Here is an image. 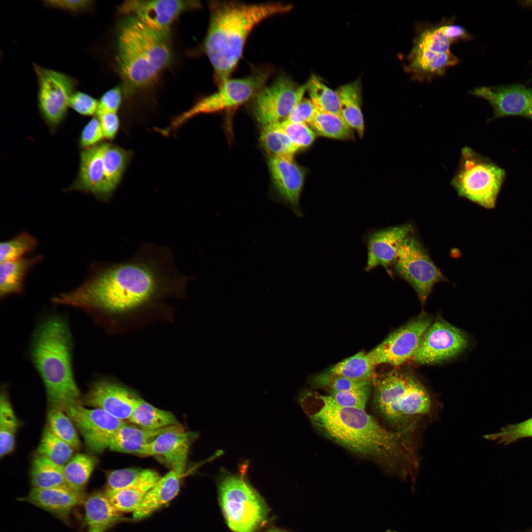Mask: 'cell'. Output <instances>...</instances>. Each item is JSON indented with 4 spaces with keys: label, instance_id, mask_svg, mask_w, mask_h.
<instances>
[{
    "label": "cell",
    "instance_id": "1",
    "mask_svg": "<svg viewBox=\"0 0 532 532\" xmlns=\"http://www.w3.org/2000/svg\"><path fill=\"white\" fill-rule=\"evenodd\" d=\"M188 280L178 270L169 248L145 243L128 259L97 266L78 287L60 294L52 301L90 314L119 313L161 294L181 290Z\"/></svg>",
    "mask_w": 532,
    "mask_h": 532
},
{
    "label": "cell",
    "instance_id": "2",
    "mask_svg": "<svg viewBox=\"0 0 532 532\" xmlns=\"http://www.w3.org/2000/svg\"><path fill=\"white\" fill-rule=\"evenodd\" d=\"M300 402L318 430L342 446L396 467L402 475L416 469L412 434L388 430L365 409L338 405L330 395L307 392Z\"/></svg>",
    "mask_w": 532,
    "mask_h": 532
},
{
    "label": "cell",
    "instance_id": "3",
    "mask_svg": "<svg viewBox=\"0 0 532 532\" xmlns=\"http://www.w3.org/2000/svg\"><path fill=\"white\" fill-rule=\"evenodd\" d=\"M210 19L204 50L214 70L218 87L230 78L240 59L247 39L264 20L290 11L280 2L246 3L235 1L209 2Z\"/></svg>",
    "mask_w": 532,
    "mask_h": 532
},
{
    "label": "cell",
    "instance_id": "4",
    "mask_svg": "<svg viewBox=\"0 0 532 532\" xmlns=\"http://www.w3.org/2000/svg\"><path fill=\"white\" fill-rule=\"evenodd\" d=\"M71 332L63 317L53 315L36 328L32 339V362L43 383L51 407L63 409L82 403L72 367Z\"/></svg>",
    "mask_w": 532,
    "mask_h": 532
},
{
    "label": "cell",
    "instance_id": "5",
    "mask_svg": "<svg viewBox=\"0 0 532 532\" xmlns=\"http://www.w3.org/2000/svg\"><path fill=\"white\" fill-rule=\"evenodd\" d=\"M169 36L132 16H124L116 36L115 61L129 93L149 87L170 63Z\"/></svg>",
    "mask_w": 532,
    "mask_h": 532
},
{
    "label": "cell",
    "instance_id": "6",
    "mask_svg": "<svg viewBox=\"0 0 532 532\" xmlns=\"http://www.w3.org/2000/svg\"><path fill=\"white\" fill-rule=\"evenodd\" d=\"M374 402L382 417L396 431L413 433L434 405L425 386L412 374L393 370L372 381Z\"/></svg>",
    "mask_w": 532,
    "mask_h": 532
},
{
    "label": "cell",
    "instance_id": "7",
    "mask_svg": "<svg viewBox=\"0 0 532 532\" xmlns=\"http://www.w3.org/2000/svg\"><path fill=\"white\" fill-rule=\"evenodd\" d=\"M220 506L233 532H255L266 520L268 509L262 498L242 475L225 473L218 484Z\"/></svg>",
    "mask_w": 532,
    "mask_h": 532
},
{
    "label": "cell",
    "instance_id": "8",
    "mask_svg": "<svg viewBox=\"0 0 532 532\" xmlns=\"http://www.w3.org/2000/svg\"><path fill=\"white\" fill-rule=\"evenodd\" d=\"M505 176L504 170L465 147L451 184L459 196L487 209L493 208Z\"/></svg>",
    "mask_w": 532,
    "mask_h": 532
},
{
    "label": "cell",
    "instance_id": "9",
    "mask_svg": "<svg viewBox=\"0 0 532 532\" xmlns=\"http://www.w3.org/2000/svg\"><path fill=\"white\" fill-rule=\"evenodd\" d=\"M271 73L270 68L263 67L244 78H229L218 87L216 92L200 99L175 118L164 131L166 133L173 131L196 115L230 110L252 100L266 85Z\"/></svg>",
    "mask_w": 532,
    "mask_h": 532
},
{
    "label": "cell",
    "instance_id": "10",
    "mask_svg": "<svg viewBox=\"0 0 532 532\" xmlns=\"http://www.w3.org/2000/svg\"><path fill=\"white\" fill-rule=\"evenodd\" d=\"M37 83V105L51 133H55L66 118L69 100L78 81L64 72L33 64Z\"/></svg>",
    "mask_w": 532,
    "mask_h": 532
},
{
    "label": "cell",
    "instance_id": "11",
    "mask_svg": "<svg viewBox=\"0 0 532 532\" xmlns=\"http://www.w3.org/2000/svg\"><path fill=\"white\" fill-rule=\"evenodd\" d=\"M393 265L398 274L415 290L422 304L434 285L447 280L412 233L403 242Z\"/></svg>",
    "mask_w": 532,
    "mask_h": 532
},
{
    "label": "cell",
    "instance_id": "12",
    "mask_svg": "<svg viewBox=\"0 0 532 532\" xmlns=\"http://www.w3.org/2000/svg\"><path fill=\"white\" fill-rule=\"evenodd\" d=\"M307 85H299L287 75H279L253 99L252 112L262 127L283 121L303 99Z\"/></svg>",
    "mask_w": 532,
    "mask_h": 532
},
{
    "label": "cell",
    "instance_id": "13",
    "mask_svg": "<svg viewBox=\"0 0 532 532\" xmlns=\"http://www.w3.org/2000/svg\"><path fill=\"white\" fill-rule=\"evenodd\" d=\"M467 336L443 319H436L425 332L412 358L421 365H432L454 358L466 349Z\"/></svg>",
    "mask_w": 532,
    "mask_h": 532
},
{
    "label": "cell",
    "instance_id": "14",
    "mask_svg": "<svg viewBox=\"0 0 532 532\" xmlns=\"http://www.w3.org/2000/svg\"><path fill=\"white\" fill-rule=\"evenodd\" d=\"M431 317L421 314L391 333L382 343L367 353L376 366L388 364L399 366L412 359Z\"/></svg>",
    "mask_w": 532,
    "mask_h": 532
},
{
    "label": "cell",
    "instance_id": "15",
    "mask_svg": "<svg viewBox=\"0 0 532 532\" xmlns=\"http://www.w3.org/2000/svg\"><path fill=\"white\" fill-rule=\"evenodd\" d=\"M82 436L87 448L100 453L109 447L114 432L127 423L102 409L89 408L79 403L64 410Z\"/></svg>",
    "mask_w": 532,
    "mask_h": 532
},
{
    "label": "cell",
    "instance_id": "16",
    "mask_svg": "<svg viewBox=\"0 0 532 532\" xmlns=\"http://www.w3.org/2000/svg\"><path fill=\"white\" fill-rule=\"evenodd\" d=\"M197 0H139L124 1L118 11L124 16H133L154 31L169 36L177 18L185 12L200 7Z\"/></svg>",
    "mask_w": 532,
    "mask_h": 532
},
{
    "label": "cell",
    "instance_id": "17",
    "mask_svg": "<svg viewBox=\"0 0 532 532\" xmlns=\"http://www.w3.org/2000/svg\"><path fill=\"white\" fill-rule=\"evenodd\" d=\"M140 399L137 395L118 383L99 380L90 386L82 397V404L102 409L124 421L130 418Z\"/></svg>",
    "mask_w": 532,
    "mask_h": 532
},
{
    "label": "cell",
    "instance_id": "18",
    "mask_svg": "<svg viewBox=\"0 0 532 532\" xmlns=\"http://www.w3.org/2000/svg\"><path fill=\"white\" fill-rule=\"evenodd\" d=\"M267 163L276 198L300 217V198L306 169L292 158L268 156Z\"/></svg>",
    "mask_w": 532,
    "mask_h": 532
},
{
    "label": "cell",
    "instance_id": "19",
    "mask_svg": "<svg viewBox=\"0 0 532 532\" xmlns=\"http://www.w3.org/2000/svg\"><path fill=\"white\" fill-rule=\"evenodd\" d=\"M470 93L489 102L494 118L516 115L532 120V89L521 84L483 86L474 88Z\"/></svg>",
    "mask_w": 532,
    "mask_h": 532
},
{
    "label": "cell",
    "instance_id": "20",
    "mask_svg": "<svg viewBox=\"0 0 532 532\" xmlns=\"http://www.w3.org/2000/svg\"><path fill=\"white\" fill-rule=\"evenodd\" d=\"M108 142L81 150L77 174L66 191H77L107 201L111 197L105 184L103 157Z\"/></svg>",
    "mask_w": 532,
    "mask_h": 532
},
{
    "label": "cell",
    "instance_id": "21",
    "mask_svg": "<svg viewBox=\"0 0 532 532\" xmlns=\"http://www.w3.org/2000/svg\"><path fill=\"white\" fill-rule=\"evenodd\" d=\"M197 435L196 432L185 431L180 425L145 445L140 455L160 457L171 470L183 476L190 447Z\"/></svg>",
    "mask_w": 532,
    "mask_h": 532
},
{
    "label": "cell",
    "instance_id": "22",
    "mask_svg": "<svg viewBox=\"0 0 532 532\" xmlns=\"http://www.w3.org/2000/svg\"><path fill=\"white\" fill-rule=\"evenodd\" d=\"M413 233L410 224H404L379 230L371 233L367 239L366 271L377 266L389 270L393 264L405 239Z\"/></svg>",
    "mask_w": 532,
    "mask_h": 532
},
{
    "label": "cell",
    "instance_id": "23",
    "mask_svg": "<svg viewBox=\"0 0 532 532\" xmlns=\"http://www.w3.org/2000/svg\"><path fill=\"white\" fill-rule=\"evenodd\" d=\"M86 498L84 492L65 485L46 489L32 488L22 500L67 521L71 510L84 503Z\"/></svg>",
    "mask_w": 532,
    "mask_h": 532
},
{
    "label": "cell",
    "instance_id": "24",
    "mask_svg": "<svg viewBox=\"0 0 532 532\" xmlns=\"http://www.w3.org/2000/svg\"><path fill=\"white\" fill-rule=\"evenodd\" d=\"M405 71L411 75L414 80L430 81L434 78L444 75L450 67L458 64L459 60L451 51L439 53L428 49L412 47L407 55Z\"/></svg>",
    "mask_w": 532,
    "mask_h": 532
},
{
    "label": "cell",
    "instance_id": "25",
    "mask_svg": "<svg viewBox=\"0 0 532 532\" xmlns=\"http://www.w3.org/2000/svg\"><path fill=\"white\" fill-rule=\"evenodd\" d=\"M84 504L86 532H105L129 520L113 505L105 493H93L86 498Z\"/></svg>",
    "mask_w": 532,
    "mask_h": 532
},
{
    "label": "cell",
    "instance_id": "26",
    "mask_svg": "<svg viewBox=\"0 0 532 532\" xmlns=\"http://www.w3.org/2000/svg\"><path fill=\"white\" fill-rule=\"evenodd\" d=\"M182 476L171 470L161 477L148 491L138 509L133 513V519L145 518L173 499L178 494Z\"/></svg>",
    "mask_w": 532,
    "mask_h": 532
},
{
    "label": "cell",
    "instance_id": "27",
    "mask_svg": "<svg viewBox=\"0 0 532 532\" xmlns=\"http://www.w3.org/2000/svg\"><path fill=\"white\" fill-rule=\"evenodd\" d=\"M336 92L340 107V116L360 137L365 131L364 117L362 111V93L361 79L340 86Z\"/></svg>",
    "mask_w": 532,
    "mask_h": 532
},
{
    "label": "cell",
    "instance_id": "28",
    "mask_svg": "<svg viewBox=\"0 0 532 532\" xmlns=\"http://www.w3.org/2000/svg\"><path fill=\"white\" fill-rule=\"evenodd\" d=\"M42 259V255H37L29 258H23L0 263V297L2 298L11 294L23 293L26 275L31 268Z\"/></svg>",
    "mask_w": 532,
    "mask_h": 532
},
{
    "label": "cell",
    "instance_id": "29",
    "mask_svg": "<svg viewBox=\"0 0 532 532\" xmlns=\"http://www.w3.org/2000/svg\"><path fill=\"white\" fill-rule=\"evenodd\" d=\"M161 478L157 472L150 469L126 468L107 473L105 492L130 487L150 489Z\"/></svg>",
    "mask_w": 532,
    "mask_h": 532
},
{
    "label": "cell",
    "instance_id": "30",
    "mask_svg": "<svg viewBox=\"0 0 532 532\" xmlns=\"http://www.w3.org/2000/svg\"><path fill=\"white\" fill-rule=\"evenodd\" d=\"M20 422L15 413L5 388L0 398V456L4 457L14 450L16 435Z\"/></svg>",
    "mask_w": 532,
    "mask_h": 532
},
{
    "label": "cell",
    "instance_id": "31",
    "mask_svg": "<svg viewBox=\"0 0 532 532\" xmlns=\"http://www.w3.org/2000/svg\"><path fill=\"white\" fill-rule=\"evenodd\" d=\"M128 421L136 426L151 430L179 425L172 413L158 408L141 398Z\"/></svg>",
    "mask_w": 532,
    "mask_h": 532
},
{
    "label": "cell",
    "instance_id": "32",
    "mask_svg": "<svg viewBox=\"0 0 532 532\" xmlns=\"http://www.w3.org/2000/svg\"><path fill=\"white\" fill-rule=\"evenodd\" d=\"M64 466L36 454L31 465L30 477L33 488L46 489L66 485Z\"/></svg>",
    "mask_w": 532,
    "mask_h": 532
},
{
    "label": "cell",
    "instance_id": "33",
    "mask_svg": "<svg viewBox=\"0 0 532 532\" xmlns=\"http://www.w3.org/2000/svg\"><path fill=\"white\" fill-rule=\"evenodd\" d=\"M97 463V460L93 456L81 453L74 455L64 466L66 485L73 490L84 492Z\"/></svg>",
    "mask_w": 532,
    "mask_h": 532
},
{
    "label": "cell",
    "instance_id": "34",
    "mask_svg": "<svg viewBox=\"0 0 532 532\" xmlns=\"http://www.w3.org/2000/svg\"><path fill=\"white\" fill-rule=\"evenodd\" d=\"M309 126L317 135L339 140L354 138L353 130L338 115L318 110Z\"/></svg>",
    "mask_w": 532,
    "mask_h": 532
},
{
    "label": "cell",
    "instance_id": "35",
    "mask_svg": "<svg viewBox=\"0 0 532 532\" xmlns=\"http://www.w3.org/2000/svg\"><path fill=\"white\" fill-rule=\"evenodd\" d=\"M130 157L129 151L107 143L103 164L105 184L111 196L121 180Z\"/></svg>",
    "mask_w": 532,
    "mask_h": 532
},
{
    "label": "cell",
    "instance_id": "36",
    "mask_svg": "<svg viewBox=\"0 0 532 532\" xmlns=\"http://www.w3.org/2000/svg\"><path fill=\"white\" fill-rule=\"evenodd\" d=\"M375 366L368 354L361 351L338 363L328 371L352 379L372 383L377 376Z\"/></svg>",
    "mask_w": 532,
    "mask_h": 532
},
{
    "label": "cell",
    "instance_id": "37",
    "mask_svg": "<svg viewBox=\"0 0 532 532\" xmlns=\"http://www.w3.org/2000/svg\"><path fill=\"white\" fill-rule=\"evenodd\" d=\"M259 139L261 146L270 157L293 159L300 150L275 124L262 127Z\"/></svg>",
    "mask_w": 532,
    "mask_h": 532
},
{
    "label": "cell",
    "instance_id": "38",
    "mask_svg": "<svg viewBox=\"0 0 532 532\" xmlns=\"http://www.w3.org/2000/svg\"><path fill=\"white\" fill-rule=\"evenodd\" d=\"M74 449L54 434L46 426L43 430L36 454L64 466L73 456Z\"/></svg>",
    "mask_w": 532,
    "mask_h": 532
},
{
    "label": "cell",
    "instance_id": "39",
    "mask_svg": "<svg viewBox=\"0 0 532 532\" xmlns=\"http://www.w3.org/2000/svg\"><path fill=\"white\" fill-rule=\"evenodd\" d=\"M306 82L310 100L318 111L340 116V102L336 91L328 87L315 75H312Z\"/></svg>",
    "mask_w": 532,
    "mask_h": 532
},
{
    "label": "cell",
    "instance_id": "40",
    "mask_svg": "<svg viewBox=\"0 0 532 532\" xmlns=\"http://www.w3.org/2000/svg\"><path fill=\"white\" fill-rule=\"evenodd\" d=\"M47 427L59 438L74 450L81 447L77 430L69 417L63 409L51 407L47 415Z\"/></svg>",
    "mask_w": 532,
    "mask_h": 532
},
{
    "label": "cell",
    "instance_id": "41",
    "mask_svg": "<svg viewBox=\"0 0 532 532\" xmlns=\"http://www.w3.org/2000/svg\"><path fill=\"white\" fill-rule=\"evenodd\" d=\"M38 245L36 237L23 232L13 238L0 244V262L23 258V256L34 250Z\"/></svg>",
    "mask_w": 532,
    "mask_h": 532
},
{
    "label": "cell",
    "instance_id": "42",
    "mask_svg": "<svg viewBox=\"0 0 532 532\" xmlns=\"http://www.w3.org/2000/svg\"><path fill=\"white\" fill-rule=\"evenodd\" d=\"M149 489L130 487L105 494L113 505L121 513H134L139 507Z\"/></svg>",
    "mask_w": 532,
    "mask_h": 532
},
{
    "label": "cell",
    "instance_id": "43",
    "mask_svg": "<svg viewBox=\"0 0 532 532\" xmlns=\"http://www.w3.org/2000/svg\"><path fill=\"white\" fill-rule=\"evenodd\" d=\"M179 425H174L159 429L151 430L144 429L135 425L132 426L126 424L114 432L111 441L113 440H121L135 443L146 444L154 440L161 434L174 429Z\"/></svg>",
    "mask_w": 532,
    "mask_h": 532
},
{
    "label": "cell",
    "instance_id": "44",
    "mask_svg": "<svg viewBox=\"0 0 532 532\" xmlns=\"http://www.w3.org/2000/svg\"><path fill=\"white\" fill-rule=\"evenodd\" d=\"M314 383L317 386L328 388L331 392L363 388L370 386L372 383L369 381L352 379L328 371L317 376Z\"/></svg>",
    "mask_w": 532,
    "mask_h": 532
},
{
    "label": "cell",
    "instance_id": "45",
    "mask_svg": "<svg viewBox=\"0 0 532 532\" xmlns=\"http://www.w3.org/2000/svg\"><path fill=\"white\" fill-rule=\"evenodd\" d=\"M532 437V418L518 424L508 425L501 428L498 432L484 436L486 439L504 445L520 438Z\"/></svg>",
    "mask_w": 532,
    "mask_h": 532
},
{
    "label": "cell",
    "instance_id": "46",
    "mask_svg": "<svg viewBox=\"0 0 532 532\" xmlns=\"http://www.w3.org/2000/svg\"><path fill=\"white\" fill-rule=\"evenodd\" d=\"M274 124L288 136L299 150L311 146L317 136L307 124L284 121Z\"/></svg>",
    "mask_w": 532,
    "mask_h": 532
},
{
    "label": "cell",
    "instance_id": "47",
    "mask_svg": "<svg viewBox=\"0 0 532 532\" xmlns=\"http://www.w3.org/2000/svg\"><path fill=\"white\" fill-rule=\"evenodd\" d=\"M370 386L342 392H332L330 396L338 405L344 407L366 408Z\"/></svg>",
    "mask_w": 532,
    "mask_h": 532
},
{
    "label": "cell",
    "instance_id": "48",
    "mask_svg": "<svg viewBox=\"0 0 532 532\" xmlns=\"http://www.w3.org/2000/svg\"><path fill=\"white\" fill-rule=\"evenodd\" d=\"M100 122L96 115L83 128L78 140L81 150L89 148L100 143L104 138Z\"/></svg>",
    "mask_w": 532,
    "mask_h": 532
},
{
    "label": "cell",
    "instance_id": "49",
    "mask_svg": "<svg viewBox=\"0 0 532 532\" xmlns=\"http://www.w3.org/2000/svg\"><path fill=\"white\" fill-rule=\"evenodd\" d=\"M99 100L85 92L76 90L69 100V107L83 116L96 115Z\"/></svg>",
    "mask_w": 532,
    "mask_h": 532
},
{
    "label": "cell",
    "instance_id": "50",
    "mask_svg": "<svg viewBox=\"0 0 532 532\" xmlns=\"http://www.w3.org/2000/svg\"><path fill=\"white\" fill-rule=\"evenodd\" d=\"M42 2L47 7L63 10L73 14L90 12L94 5L93 1L88 0H48Z\"/></svg>",
    "mask_w": 532,
    "mask_h": 532
},
{
    "label": "cell",
    "instance_id": "51",
    "mask_svg": "<svg viewBox=\"0 0 532 532\" xmlns=\"http://www.w3.org/2000/svg\"><path fill=\"white\" fill-rule=\"evenodd\" d=\"M317 111L310 99L303 98L283 121L309 125Z\"/></svg>",
    "mask_w": 532,
    "mask_h": 532
},
{
    "label": "cell",
    "instance_id": "52",
    "mask_svg": "<svg viewBox=\"0 0 532 532\" xmlns=\"http://www.w3.org/2000/svg\"><path fill=\"white\" fill-rule=\"evenodd\" d=\"M122 99V90L120 87H115L107 90L99 100L96 115L105 112L117 113L120 107Z\"/></svg>",
    "mask_w": 532,
    "mask_h": 532
},
{
    "label": "cell",
    "instance_id": "53",
    "mask_svg": "<svg viewBox=\"0 0 532 532\" xmlns=\"http://www.w3.org/2000/svg\"><path fill=\"white\" fill-rule=\"evenodd\" d=\"M454 19L443 20L440 27L444 33L453 43L459 41H469L473 39L466 29L460 25L454 23Z\"/></svg>",
    "mask_w": 532,
    "mask_h": 532
},
{
    "label": "cell",
    "instance_id": "54",
    "mask_svg": "<svg viewBox=\"0 0 532 532\" xmlns=\"http://www.w3.org/2000/svg\"><path fill=\"white\" fill-rule=\"evenodd\" d=\"M96 116L100 120L104 137L108 140L114 139L119 127V120L117 113L105 112Z\"/></svg>",
    "mask_w": 532,
    "mask_h": 532
},
{
    "label": "cell",
    "instance_id": "55",
    "mask_svg": "<svg viewBox=\"0 0 532 532\" xmlns=\"http://www.w3.org/2000/svg\"><path fill=\"white\" fill-rule=\"evenodd\" d=\"M517 2L524 7L532 8V0H519Z\"/></svg>",
    "mask_w": 532,
    "mask_h": 532
},
{
    "label": "cell",
    "instance_id": "56",
    "mask_svg": "<svg viewBox=\"0 0 532 532\" xmlns=\"http://www.w3.org/2000/svg\"><path fill=\"white\" fill-rule=\"evenodd\" d=\"M267 532H281L279 530H278L272 529V530H270L268 531Z\"/></svg>",
    "mask_w": 532,
    "mask_h": 532
},
{
    "label": "cell",
    "instance_id": "57",
    "mask_svg": "<svg viewBox=\"0 0 532 532\" xmlns=\"http://www.w3.org/2000/svg\"><path fill=\"white\" fill-rule=\"evenodd\" d=\"M532 532V529H530L529 530H527V531H524V532Z\"/></svg>",
    "mask_w": 532,
    "mask_h": 532
},
{
    "label": "cell",
    "instance_id": "58",
    "mask_svg": "<svg viewBox=\"0 0 532 532\" xmlns=\"http://www.w3.org/2000/svg\"><path fill=\"white\" fill-rule=\"evenodd\" d=\"M386 532H395L392 531L391 530H387Z\"/></svg>",
    "mask_w": 532,
    "mask_h": 532
},
{
    "label": "cell",
    "instance_id": "59",
    "mask_svg": "<svg viewBox=\"0 0 532 532\" xmlns=\"http://www.w3.org/2000/svg\"><path fill=\"white\" fill-rule=\"evenodd\" d=\"M531 80H532V79H531Z\"/></svg>",
    "mask_w": 532,
    "mask_h": 532
}]
</instances>
